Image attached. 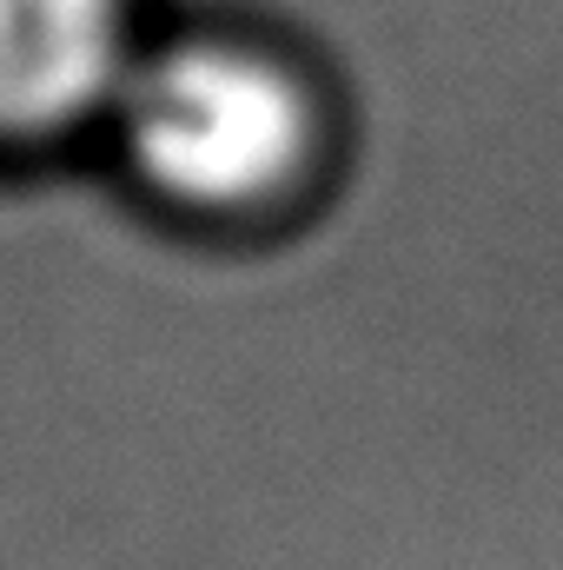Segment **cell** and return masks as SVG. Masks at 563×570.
<instances>
[{
  "label": "cell",
  "mask_w": 563,
  "mask_h": 570,
  "mask_svg": "<svg viewBox=\"0 0 563 570\" xmlns=\"http://www.w3.org/2000/svg\"><path fill=\"white\" fill-rule=\"evenodd\" d=\"M113 127L159 199L206 219H253L298 199L325 166L332 100L266 40L179 33L134 53Z\"/></svg>",
  "instance_id": "obj_1"
},
{
  "label": "cell",
  "mask_w": 563,
  "mask_h": 570,
  "mask_svg": "<svg viewBox=\"0 0 563 570\" xmlns=\"http://www.w3.org/2000/svg\"><path fill=\"white\" fill-rule=\"evenodd\" d=\"M127 0H0V146H47L113 114L134 67Z\"/></svg>",
  "instance_id": "obj_2"
}]
</instances>
